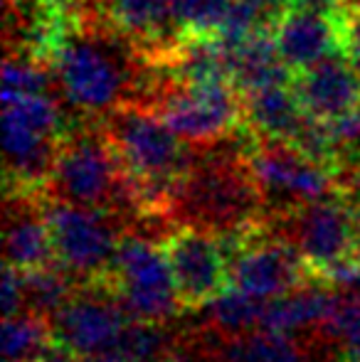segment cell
<instances>
[{"label":"cell","instance_id":"cell-13","mask_svg":"<svg viewBox=\"0 0 360 362\" xmlns=\"http://www.w3.org/2000/svg\"><path fill=\"white\" fill-rule=\"evenodd\" d=\"M291 86L313 119L333 121L360 106V79L338 49L294 74Z\"/></svg>","mask_w":360,"mask_h":362},{"label":"cell","instance_id":"cell-16","mask_svg":"<svg viewBox=\"0 0 360 362\" xmlns=\"http://www.w3.org/2000/svg\"><path fill=\"white\" fill-rule=\"evenodd\" d=\"M242 101H245V126L255 136L294 141L306 119V111L291 81L242 91Z\"/></svg>","mask_w":360,"mask_h":362},{"label":"cell","instance_id":"cell-29","mask_svg":"<svg viewBox=\"0 0 360 362\" xmlns=\"http://www.w3.org/2000/svg\"><path fill=\"white\" fill-rule=\"evenodd\" d=\"M313 3H321V5H333V8H336V5L346 3V0H313Z\"/></svg>","mask_w":360,"mask_h":362},{"label":"cell","instance_id":"cell-18","mask_svg":"<svg viewBox=\"0 0 360 362\" xmlns=\"http://www.w3.org/2000/svg\"><path fill=\"white\" fill-rule=\"evenodd\" d=\"M215 362H306V350L294 335L257 328L237 338H220Z\"/></svg>","mask_w":360,"mask_h":362},{"label":"cell","instance_id":"cell-4","mask_svg":"<svg viewBox=\"0 0 360 362\" xmlns=\"http://www.w3.org/2000/svg\"><path fill=\"white\" fill-rule=\"evenodd\" d=\"M3 148L8 190L45 192L62 136L64 101L57 91L3 96Z\"/></svg>","mask_w":360,"mask_h":362},{"label":"cell","instance_id":"cell-7","mask_svg":"<svg viewBox=\"0 0 360 362\" xmlns=\"http://www.w3.org/2000/svg\"><path fill=\"white\" fill-rule=\"evenodd\" d=\"M104 281L136 320L166 323L182 308L168 254L146 234H124Z\"/></svg>","mask_w":360,"mask_h":362},{"label":"cell","instance_id":"cell-17","mask_svg":"<svg viewBox=\"0 0 360 362\" xmlns=\"http://www.w3.org/2000/svg\"><path fill=\"white\" fill-rule=\"evenodd\" d=\"M232 81L240 91L260 89V86L291 81L294 72L284 64L277 42L272 37V28L250 35L240 45L230 49Z\"/></svg>","mask_w":360,"mask_h":362},{"label":"cell","instance_id":"cell-15","mask_svg":"<svg viewBox=\"0 0 360 362\" xmlns=\"http://www.w3.org/2000/svg\"><path fill=\"white\" fill-rule=\"evenodd\" d=\"M341 293L331 291V284H301L286 293L269 298L262 315V328L294 335L296 330L326 328L336 313Z\"/></svg>","mask_w":360,"mask_h":362},{"label":"cell","instance_id":"cell-21","mask_svg":"<svg viewBox=\"0 0 360 362\" xmlns=\"http://www.w3.org/2000/svg\"><path fill=\"white\" fill-rule=\"evenodd\" d=\"M52 345V325L42 315L23 310V313L3 320L5 362H45Z\"/></svg>","mask_w":360,"mask_h":362},{"label":"cell","instance_id":"cell-6","mask_svg":"<svg viewBox=\"0 0 360 362\" xmlns=\"http://www.w3.org/2000/svg\"><path fill=\"white\" fill-rule=\"evenodd\" d=\"M247 158L265 197V217L343 192L336 173L306 156L291 141L252 134Z\"/></svg>","mask_w":360,"mask_h":362},{"label":"cell","instance_id":"cell-5","mask_svg":"<svg viewBox=\"0 0 360 362\" xmlns=\"http://www.w3.org/2000/svg\"><path fill=\"white\" fill-rule=\"evenodd\" d=\"M187 144H210L245 126V101L232 79L182 81L166 74L151 104Z\"/></svg>","mask_w":360,"mask_h":362},{"label":"cell","instance_id":"cell-11","mask_svg":"<svg viewBox=\"0 0 360 362\" xmlns=\"http://www.w3.org/2000/svg\"><path fill=\"white\" fill-rule=\"evenodd\" d=\"M272 37L294 74L338 49V5L291 0L272 23Z\"/></svg>","mask_w":360,"mask_h":362},{"label":"cell","instance_id":"cell-25","mask_svg":"<svg viewBox=\"0 0 360 362\" xmlns=\"http://www.w3.org/2000/svg\"><path fill=\"white\" fill-rule=\"evenodd\" d=\"M25 310V300H23V279L20 272L5 264V276H3V315H18Z\"/></svg>","mask_w":360,"mask_h":362},{"label":"cell","instance_id":"cell-20","mask_svg":"<svg viewBox=\"0 0 360 362\" xmlns=\"http://www.w3.org/2000/svg\"><path fill=\"white\" fill-rule=\"evenodd\" d=\"M23 279V300L25 310L42 318H52L74 293H77L79 281L62 269L57 262L47 264V267L30 269V272H20Z\"/></svg>","mask_w":360,"mask_h":362},{"label":"cell","instance_id":"cell-24","mask_svg":"<svg viewBox=\"0 0 360 362\" xmlns=\"http://www.w3.org/2000/svg\"><path fill=\"white\" fill-rule=\"evenodd\" d=\"M323 333L341 348L346 362H360V291L341 293L336 313Z\"/></svg>","mask_w":360,"mask_h":362},{"label":"cell","instance_id":"cell-22","mask_svg":"<svg viewBox=\"0 0 360 362\" xmlns=\"http://www.w3.org/2000/svg\"><path fill=\"white\" fill-rule=\"evenodd\" d=\"M114 350H119L129 362H168L175 355L173 338L163 325L136 318L119 335Z\"/></svg>","mask_w":360,"mask_h":362},{"label":"cell","instance_id":"cell-1","mask_svg":"<svg viewBox=\"0 0 360 362\" xmlns=\"http://www.w3.org/2000/svg\"><path fill=\"white\" fill-rule=\"evenodd\" d=\"M250 129L210 144H192V160L168 202L175 224L212 234H240L265 222V197L252 173Z\"/></svg>","mask_w":360,"mask_h":362},{"label":"cell","instance_id":"cell-14","mask_svg":"<svg viewBox=\"0 0 360 362\" xmlns=\"http://www.w3.org/2000/svg\"><path fill=\"white\" fill-rule=\"evenodd\" d=\"M91 3L116 28L136 40L153 62L163 59L180 40L173 0H91Z\"/></svg>","mask_w":360,"mask_h":362},{"label":"cell","instance_id":"cell-2","mask_svg":"<svg viewBox=\"0 0 360 362\" xmlns=\"http://www.w3.org/2000/svg\"><path fill=\"white\" fill-rule=\"evenodd\" d=\"M42 195L69 205L114 212L126 222V229L149 215L101 121L79 119L69 126Z\"/></svg>","mask_w":360,"mask_h":362},{"label":"cell","instance_id":"cell-23","mask_svg":"<svg viewBox=\"0 0 360 362\" xmlns=\"http://www.w3.org/2000/svg\"><path fill=\"white\" fill-rule=\"evenodd\" d=\"M235 0H173L180 37H217Z\"/></svg>","mask_w":360,"mask_h":362},{"label":"cell","instance_id":"cell-27","mask_svg":"<svg viewBox=\"0 0 360 362\" xmlns=\"http://www.w3.org/2000/svg\"><path fill=\"white\" fill-rule=\"evenodd\" d=\"M257 5H260V8H265L267 13L272 15L274 20L279 18V13H281L284 8H286L289 3H291V0H255Z\"/></svg>","mask_w":360,"mask_h":362},{"label":"cell","instance_id":"cell-19","mask_svg":"<svg viewBox=\"0 0 360 362\" xmlns=\"http://www.w3.org/2000/svg\"><path fill=\"white\" fill-rule=\"evenodd\" d=\"M265 305V298H257L230 284L205 305V318L217 338H237L262 328Z\"/></svg>","mask_w":360,"mask_h":362},{"label":"cell","instance_id":"cell-26","mask_svg":"<svg viewBox=\"0 0 360 362\" xmlns=\"http://www.w3.org/2000/svg\"><path fill=\"white\" fill-rule=\"evenodd\" d=\"M77 362H129L119 350H101V353H91V355H82L77 358Z\"/></svg>","mask_w":360,"mask_h":362},{"label":"cell","instance_id":"cell-28","mask_svg":"<svg viewBox=\"0 0 360 362\" xmlns=\"http://www.w3.org/2000/svg\"><path fill=\"white\" fill-rule=\"evenodd\" d=\"M10 5H18V8H35V5H45V3H54V0H5Z\"/></svg>","mask_w":360,"mask_h":362},{"label":"cell","instance_id":"cell-9","mask_svg":"<svg viewBox=\"0 0 360 362\" xmlns=\"http://www.w3.org/2000/svg\"><path fill=\"white\" fill-rule=\"evenodd\" d=\"M129 310L119 296L101 281L84 284L57 313L50 318L57 343H62L74 358L111 350L131 323Z\"/></svg>","mask_w":360,"mask_h":362},{"label":"cell","instance_id":"cell-10","mask_svg":"<svg viewBox=\"0 0 360 362\" xmlns=\"http://www.w3.org/2000/svg\"><path fill=\"white\" fill-rule=\"evenodd\" d=\"M182 308H202L230 286L225 242L220 234L178 224L163 239Z\"/></svg>","mask_w":360,"mask_h":362},{"label":"cell","instance_id":"cell-8","mask_svg":"<svg viewBox=\"0 0 360 362\" xmlns=\"http://www.w3.org/2000/svg\"><path fill=\"white\" fill-rule=\"evenodd\" d=\"M45 215L59 267L67 269L79 286L101 281L109 274L126 234L124 219L114 212L69 205L50 197H45Z\"/></svg>","mask_w":360,"mask_h":362},{"label":"cell","instance_id":"cell-3","mask_svg":"<svg viewBox=\"0 0 360 362\" xmlns=\"http://www.w3.org/2000/svg\"><path fill=\"white\" fill-rule=\"evenodd\" d=\"M126 175L149 215H168L175 185L192 160V144L182 141L156 109L124 104L101 119Z\"/></svg>","mask_w":360,"mask_h":362},{"label":"cell","instance_id":"cell-12","mask_svg":"<svg viewBox=\"0 0 360 362\" xmlns=\"http://www.w3.org/2000/svg\"><path fill=\"white\" fill-rule=\"evenodd\" d=\"M52 232L42 192L8 190L5 205V264L18 272L54 264Z\"/></svg>","mask_w":360,"mask_h":362}]
</instances>
